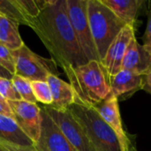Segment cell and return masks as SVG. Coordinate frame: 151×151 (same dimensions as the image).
<instances>
[{"instance_id": "cell-27", "label": "cell", "mask_w": 151, "mask_h": 151, "mask_svg": "<svg viewBox=\"0 0 151 151\" xmlns=\"http://www.w3.org/2000/svg\"><path fill=\"white\" fill-rule=\"evenodd\" d=\"M143 77H144V82H143L142 89L151 95V69L146 74L143 75Z\"/></svg>"}, {"instance_id": "cell-28", "label": "cell", "mask_w": 151, "mask_h": 151, "mask_svg": "<svg viewBox=\"0 0 151 151\" xmlns=\"http://www.w3.org/2000/svg\"><path fill=\"white\" fill-rule=\"evenodd\" d=\"M0 77L1 78H4V79H7V80H12L13 75L9 73L4 67H3L1 65H0Z\"/></svg>"}, {"instance_id": "cell-23", "label": "cell", "mask_w": 151, "mask_h": 151, "mask_svg": "<svg viewBox=\"0 0 151 151\" xmlns=\"http://www.w3.org/2000/svg\"><path fill=\"white\" fill-rule=\"evenodd\" d=\"M0 95L7 101L21 100L19 95L16 91L12 80H7L0 77Z\"/></svg>"}, {"instance_id": "cell-20", "label": "cell", "mask_w": 151, "mask_h": 151, "mask_svg": "<svg viewBox=\"0 0 151 151\" xmlns=\"http://www.w3.org/2000/svg\"><path fill=\"white\" fill-rule=\"evenodd\" d=\"M31 85L36 101L50 106L52 104V95L47 81H31Z\"/></svg>"}, {"instance_id": "cell-11", "label": "cell", "mask_w": 151, "mask_h": 151, "mask_svg": "<svg viewBox=\"0 0 151 151\" xmlns=\"http://www.w3.org/2000/svg\"><path fill=\"white\" fill-rule=\"evenodd\" d=\"M94 108L99 113L101 118L105 121V123L118 135L124 150L126 151L127 145L131 142V139L129 138L123 127L118 98L111 93L104 101L94 106Z\"/></svg>"}, {"instance_id": "cell-14", "label": "cell", "mask_w": 151, "mask_h": 151, "mask_svg": "<svg viewBox=\"0 0 151 151\" xmlns=\"http://www.w3.org/2000/svg\"><path fill=\"white\" fill-rule=\"evenodd\" d=\"M52 95V104L50 107L58 110H68L73 104L76 103V94L70 83L58 78V76L50 74L47 78Z\"/></svg>"}, {"instance_id": "cell-21", "label": "cell", "mask_w": 151, "mask_h": 151, "mask_svg": "<svg viewBox=\"0 0 151 151\" xmlns=\"http://www.w3.org/2000/svg\"><path fill=\"white\" fill-rule=\"evenodd\" d=\"M17 4L22 10L26 17L30 20V24L33 19L36 18L40 13V11L44 4V1L41 0H16Z\"/></svg>"}, {"instance_id": "cell-30", "label": "cell", "mask_w": 151, "mask_h": 151, "mask_svg": "<svg viewBox=\"0 0 151 151\" xmlns=\"http://www.w3.org/2000/svg\"><path fill=\"white\" fill-rule=\"evenodd\" d=\"M0 151H6V150H5L4 149H3V148H2V147L0 146Z\"/></svg>"}, {"instance_id": "cell-4", "label": "cell", "mask_w": 151, "mask_h": 151, "mask_svg": "<svg viewBox=\"0 0 151 151\" xmlns=\"http://www.w3.org/2000/svg\"><path fill=\"white\" fill-rule=\"evenodd\" d=\"M87 12L92 37L101 61L109 46L126 24L101 0H88Z\"/></svg>"}, {"instance_id": "cell-7", "label": "cell", "mask_w": 151, "mask_h": 151, "mask_svg": "<svg viewBox=\"0 0 151 151\" xmlns=\"http://www.w3.org/2000/svg\"><path fill=\"white\" fill-rule=\"evenodd\" d=\"M59 127L74 151H96L85 131L70 110L58 111L50 106L42 108Z\"/></svg>"}, {"instance_id": "cell-3", "label": "cell", "mask_w": 151, "mask_h": 151, "mask_svg": "<svg viewBox=\"0 0 151 151\" xmlns=\"http://www.w3.org/2000/svg\"><path fill=\"white\" fill-rule=\"evenodd\" d=\"M69 110L85 131L96 151H125L118 135L94 107L75 103Z\"/></svg>"}, {"instance_id": "cell-12", "label": "cell", "mask_w": 151, "mask_h": 151, "mask_svg": "<svg viewBox=\"0 0 151 151\" xmlns=\"http://www.w3.org/2000/svg\"><path fill=\"white\" fill-rule=\"evenodd\" d=\"M111 93L119 101L131 97L134 93L142 89L144 77L131 71L121 69L118 73L109 77Z\"/></svg>"}, {"instance_id": "cell-17", "label": "cell", "mask_w": 151, "mask_h": 151, "mask_svg": "<svg viewBox=\"0 0 151 151\" xmlns=\"http://www.w3.org/2000/svg\"><path fill=\"white\" fill-rule=\"evenodd\" d=\"M0 42L12 50L21 47L24 42L19 33V25L0 14Z\"/></svg>"}, {"instance_id": "cell-9", "label": "cell", "mask_w": 151, "mask_h": 151, "mask_svg": "<svg viewBox=\"0 0 151 151\" xmlns=\"http://www.w3.org/2000/svg\"><path fill=\"white\" fill-rule=\"evenodd\" d=\"M134 27L126 25L109 46L101 63L109 77L115 75L121 70L122 61L132 43L135 39Z\"/></svg>"}, {"instance_id": "cell-15", "label": "cell", "mask_w": 151, "mask_h": 151, "mask_svg": "<svg viewBox=\"0 0 151 151\" xmlns=\"http://www.w3.org/2000/svg\"><path fill=\"white\" fill-rule=\"evenodd\" d=\"M101 2L126 25L134 27L139 11L144 4L142 0H101Z\"/></svg>"}, {"instance_id": "cell-22", "label": "cell", "mask_w": 151, "mask_h": 151, "mask_svg": "<svg viewBox=\"0 0 151 151\" xmlns=\"http://www.w3.org/2000/svg\"><path fill=\"white\" fill-rule=\"evenodd\" d=\"M0 65L12 75L15 74V61L12 50L0 42Z\"/></svg>"}, {"instance_id": "cell-10", "label": "cell", "mask_w": 151, "mask_h": 151, "mask_svg": "<svg viewBox=\"0 0 151 151\" xmlns=\"http://www.w3.org/2000/svg\"><path fill=\"white\" fill-rule=\"evenodd\" d=\"M41 134L37 142L34 144L35 148L38 151H74L59 127L43 109H41Z\"/></svg>"}, {"instance_id": "cell-5", "label": "cell", "mask_w": 151, "mask_h": 151, "mask_svg": "<svg viewBox=\"0 0 151 151\" xmlns=\"http://www.w3.org/2000/svg\"><path fill=\"white\" fill-rule=\"evenodd\" d=\"M15 61V74L30 81H46L50 74L58 76L57 65L53 59L44 58L33 52L25 43L12 50Z\"/></svg>"}, {"instance_id": "cell-13", "label": "cell", "mask_w": 151, "mask_h": 151, "mask_svg": "<svg viewBox=\"0 0 151 151\" xmlns=\"http://www.w3.org/2000/svg\"><path fill=\"white\" fill-rule=\"evenodd\" d=\"M121 69L139 75L146 74L151 69V51L143 44L139 43L135 38L122 61Z\"/></svg>"}, {"instance_id": "cell-6", "label": "cell", "mask_w": 151, "mask_h": 151, "mask_svg": "<svg viewBox=\"0 0 151 151\" xmlns=\"http://www.w3.org/2000/svg\"><path fill=\"white\" fill-rule=\"evenodd\" d=\"M87 4L88 0H66L67 14L78 43L88 61H100L88 24Z\"/></svg>"}, {"instance_id": "cell-8", "label": "cell", "mask_w": 151, "mask_h": 151, "mask_svg": "<svg viewBox=\"0 0 151 151\" xmlns=\"http://www.w3.org/2000/svg\"><path fill=\"white\" fill-rule=\"evenodd\" d=\"M8 104L12 111L13 120L33 143H36L41 134V108L36 104L23 100L8 101Z\"/></svg>"}, {"instance_id": "cell-24", "label": "cell", "mask_w": 151, "mask_h": 151, "mask_svg": "<svg viewBox=\"0 0 151 151\" xmlns=\"http://www.w3.org/2000/svg\"><path fill=\"white\" fill-rule=\"evenodd\" d=\"M142 41H143V45L146 46L151 51V5L150 8V12H149L147 27L142 36Z\"/></svg>"}, {"instance_id": "cell-18", "label": "cell", "mask_w": 151, "mask_h": 151, "mask_svg": "<svg viewBox=\"0 0 151 151\" xmlns=\"http://www.w3.org/2000/svg\"><path fill=\"white\" fill-rule=\"evenodd\" d=\"M0 14L18 25L30 27V20L23 13L16 0H0Z\"/></svg>"}, {"instance_id": "cell-2", "label": "cell", "mask_w": 151, "mask_h": 151, "mask_svg": "<svg viewBox=\"0 0 151 151\" xmlns=\"http://www.w3.org/2000/svg\"><path fill=\"white\" fill-rule=\"evenodd\" d=\"M76 94V103L94 107L111 94L109 75L97 60L65 71Z\"/></svg>"}, {"instance_id": "cell-25", "label": "cell", "mask_w": 151, "mask_h": 151, "mask_svg": "<svg viewBox=\"0 0 151 151\" xmlns=\"http://www.w3.org/2000/svg\"><path fill=\"white\" fill-rule=\"evenodd\" d=\"M0 146L6 151H38L35 148L34 145L24 147V146H17V145L10 144L7 142H0Z\"/></svg>"}, {"instance_id": "cell-19", "label": "cell", "mask_w": 151, "mask_h": 151, "mask_svg": "<svg viewBox=\"0 0 151 151\" xmlns=\"http://www.w3.org/2000/svg\"><path fill=\"white\" fill-rule=\"evenodd\" d=\"M12 82L16 91L19 95L21 100L27 102V103H31V104H36L37 101L34 96L30 81L21 76L14 74L12 79Z\"/></svg>"}, {"instance_id": "cell-29", "label": "cell", "mask_w": 151, "mask_h": 151, "mask_svg": "<svg viewBox=\"0 0 151 151\" xmlns=\"http://www.w3.org/2000/svg\"><path fill=\"white\" fill-rule=\"evenodd\" d=\"M126 151H138L136 150V148L134 147V145L133 144V142H132V141L129 142V144L127 145V149H126Z\"/></svg>"}, {"instance_id": "cell-26", "label": "cell", "mask_w": 151, "mask_h": 151, "mask_svg": "<svg viewBox=\"0 0 151 151\" xmlns=\"http://www.w3.org/2000/svg\"><path fill=\"white\" fill-rule=\"evenodd\" d=\"M0 114L13 119L12 111L8 104V101L6 99H4L1 95H0Z\"/></svg>"}, {"instance_id": "cell-1", "label": "cell", "mask_w": 151, "mask_h": 151, "mask_svg": "<svg viewBox=\"0 0 151 151\" xmlns=\"http://www.w3.org/2000/svg\"><path fill=\"white\" fill-rule=\"evenodd\" d=\"M30 27L51 55V59L64 72L87 64L68 18L66 0H44L38 16Z\"/></svg>"}, {"instance_id": "cell-16", "label": "cell", "mask_w": 151, "mask_h": 151, "mask_svg": "<svg viewBox=\"0 0 151 151\" xmlns=\"http://www.w3.org/2000/svg\"><path fill=\"white\" fill-rule=\"evenodd\" d=\"M0 142L17 146H33V142L21 131L16 122L0 114Z\"/></svg>"}]
</instances>
